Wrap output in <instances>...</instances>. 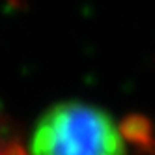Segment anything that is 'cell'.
<instances>
[{
  "mask_svg": "<svg viewBox=\"0 0 155 155\" xmlns=\"http://www.w3.org/2000/svg\"><path fill=\"white\" fill-rule=\"evenodd\" d=\"M28 155H129L112 116L90 103L62 101L39 118Z\"/></svg>",
  "mask_w": 155,
  "mask_h": 155,
  "instance_id": "6da1fadb",
  "label": "cell"
},
{
  "mask_svg": "<svg viewBox=\"0 0 155 155\" xmlns=\"http://www.w3.org/2000/svg\"><path fill=\"white\" fill-rule=\"evenodd\" d=\"M0 155H28L0 118Z\"/></svg>",
  "mask_w": 155,
  "mask_h": 155,
  "instance_id": "7a4b0ae2",
  "label": "cell"
}]
</instances>
